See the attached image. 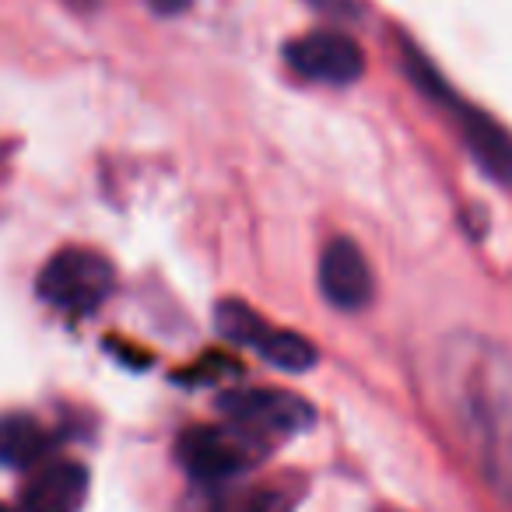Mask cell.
Listing matches in <instances>:
<instances>
[{
    "label": "cell",
    "mask_w": 512,
    "mask_h": 512,
    "mask_svg": "<svg viewBox=\"0 0 512 512\" xmlns=\"http://www.w3.org/2000/svg\"><path fill=\"white\" fill-rule=\"evenodd\" d=\"M218 407L239 428L253 435H302L313 428L316 411L302 397L285 390H232Z\"/></svg>",
    "instance_id": "cell-5"
},
{
    "label": "cell",
    "mask_w": 512,
    "mask_h": 512,
    "mask_svg": "<svg viewBox=\"0 0 512 512\" xmlns=\"http://www.w3.org/2000/svg\"><path fill=\"white\" fill-rule=\"evenodd\" d=\"M285 60L302 78L323 81V85H351L365 74L362 46L348 32H306L285 46Z\"/></svg>",
    "instance_id": "cell-6"
},
{
    "label": "cell",
    "mask_w": 512,
    "mask_h": 512,
    "mask_svg": "<svg viewBox=\"0 0 512 512\" xmlns=\"http://www.w3.org/2000/svg\"><path fill=\"white\" fill-rule=\"evenodd\" d=\"M116 288V271L106 256L95 249L67 246L46 260V267L39 271L36 292L46 306L60 309L71 316H88L113 295Z\"/></svg>",
    "instance_id": "cell-2"
},
{
    "label": "cell",
    "mask_w": 512,
    "mask_h": 512,
    "mask_svg": "<svg viewBox=\"0 0 512 512\" xmlns=\"http://www.w3.org/2000/svg\"><path fill=\"white\" fill-rule=\"evenodd\" d=\"M320 292L341 313H358L372 302V267L355 239L337 235L323 246Z\"/></svg>",
    "instance_id": "cell-7"
},
{
    "label": "cell",
    "mask_w": 512,
    "mask_h": 512,
    "mask_svg": "<svg viewBox=\"0 0 512 512\" xmlns=\"http://www.w3.org/2000/svg\"><path fill=\"white\" fill-rule=\"evenodd\" d=\"M88 498V470L74 460L43 467L22 491V512H81Z\"/></svg>",
    "instance_id": "cell-9"
},
{
    "label": "cell",
    "mask_w": 512,
    "mask_h": 512,
    "mask_svg": "<svg viewBox=\"0 0 512 512\" xmlns=\"http://www.w3.org/2000/svg\"><path fill=\"white\" fill-rule=\"evenodd\" d=\"M0 512H11V509H4V505H0Z\"/></svg>",
    "instance_id": "cell-12"
},
{
    "label": "cell",
    "mask_w": 512,
    "mask_h": 512,
    "mask_svg": "<svg viewBox=\"0 0 512 512\" xmlns=\"http://www.w3.org/2000/svg\"><path fill=\"white\" fill-rule=\"evenodd\" d=\"M151 8H155L158 15H179V11L190 8V0H151Z\"/></svg>",
    "instance_id": "cell-11"
},
{
    "label": "cell",
    "mask_w": 512,
    "mask_h": 512,
    "mask_svg": "<svg viewBox=\"0 0 512 512\" xmlns=\"http://www.w3.org/2000/svg\"><path fill=\"white\" fill-rule=\"evenodd\" d=\"M214 327H218V334L225 337V341L256 351V355L264 358V362H271L274 369L306 372L316 365V348L306 337L267 323L264 316L256 313V309H249L246 302H235V299L218 302V309H214Z\"/></svg>",
    "instance_id": "cell-3"
},
{
    "label": "cell",
    "mask_w": 512,
    "mask_h": 512,
    "mask_svg": "<svg viewBox=\"0 0 512 512\" xmlns=\"http://www.w3.org/2000/svg\"><path fill=\"white\" fill-rule=\"evenodd\" d=\"M439 383L488 481L512 502V355L477 334L439 348Z\"/></svg>",
    "instance_id": "cell-1"
},
{
    "label": "cell",
    "mask_w": 512,
    "mask_h": 512,
    "mask_svg": "<svg viewBox=\"0 0 512 512\" xmlns=\"http://www.w3.org/2000/svg\"><path fill=\"white\" fill-rule=\"evenodd\" d=\"M50 449V435L29 414H0V467H32Z\"/></svg>",
    "instance_id": "cell-10"
},
{
    "label": "cell",
    "mask_w": 512,
    "mask_h": 512,
    "mask_svg": "<svg viewBox=\"0 0 512 512\" xmlns=\"http://www.w3.org/2000/svg\"><path fill=\"white\" fill-rule=\"evenodd\" d=\"M253 432L239 425H193L179 435L176 460L193 481H228L256 463Z\"/></svg>",
    "instance_id": "cell-4"
},
{
    "label": "cell",
    "mask_w": 512,
    "mask_h": 512,
    "mask_svg": "<svg viewBox=\"0 0 512 512\" xmlns=\"http://www.w3.org/2000/svg\"><path fill=\"white\" fill-rule=\"evenodd\" d=\"M439 102L453 113L456 127H460V137L470 155H474V162L502 186H512V134L509 130L498 120H491L488 113L460 102L449 88L439 95Z\"/></svg>",
    "instance_id": "cell-8"
}]
</instances>
